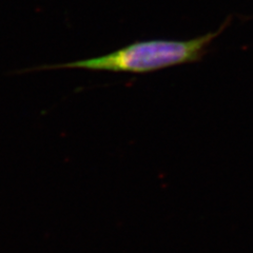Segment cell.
Returning <instances> with one entry per match:
<instances>
[{"label": "cell", "mask_w": 253, "mask_h": 253, "mask_svg": "<svg viewBox=\"0 0 253 253\" xmlns=\"http://www.w3.org/2000/svg\"><path fill=\"white\" fill-rule=\"evenodd\" d=\"M230 18L214 32L187 41L174 39H151L134 42L121 49L101 56L77 61L37 67L29 71L82 69L88 71L113 73L145 74L156 72L174 66L201 61L208 53L209 46L229 26Z\"/></svg>", "instance_id": "obj_1"}]
</instances>
